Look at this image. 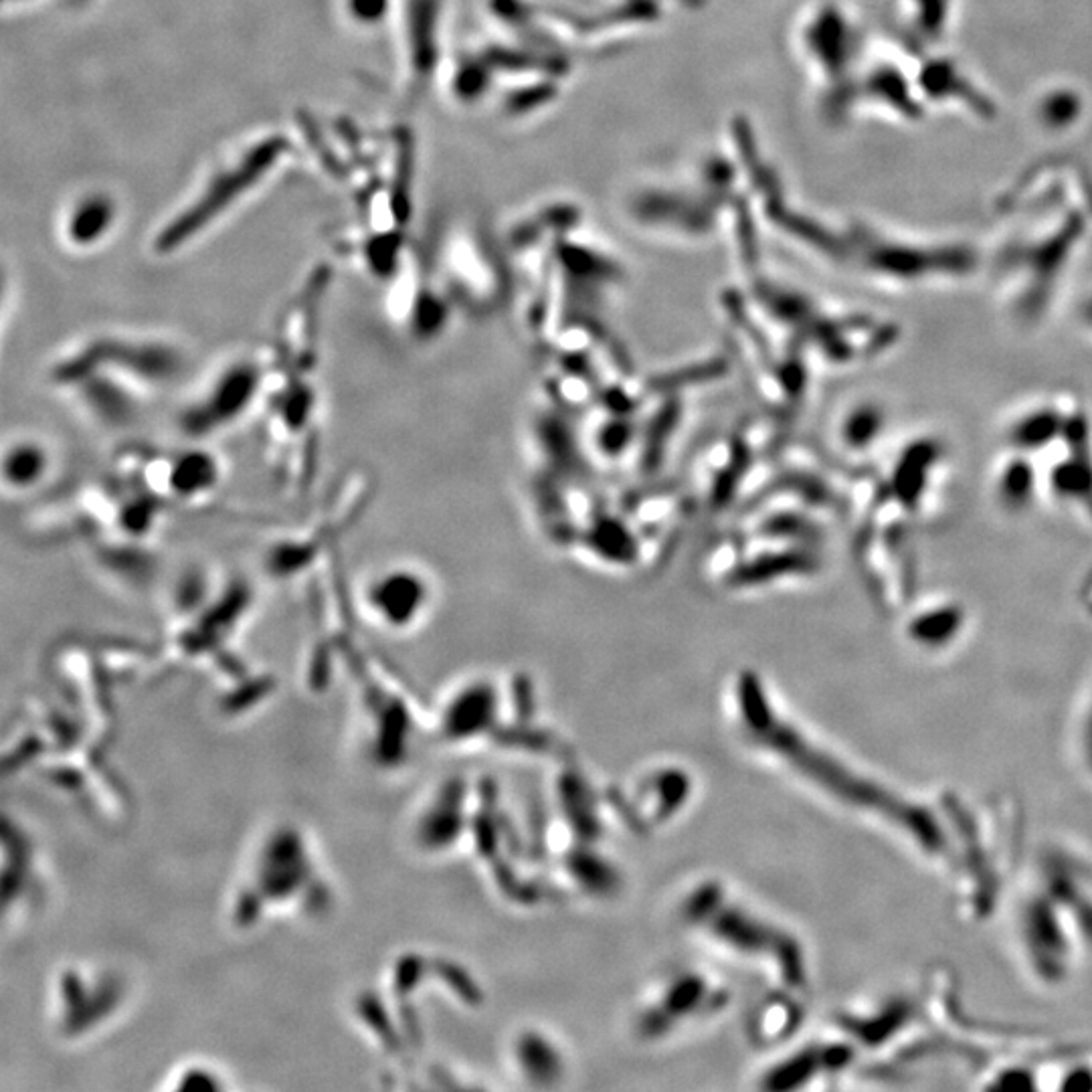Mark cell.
Masks as SVG:
<instances>
[{"instance_id": "obj_1", "label": "cell", "mask_w": 1092, "mask_h": 1092, "mask_svg": "<svg viewBox=\"0 0 1092 1092\" xmlns=\"http://www.w3.org/2000/svg\"><path fill=\"white\" fill-rule=\"evenodd\" d=\"M682 913L692 926L720 942L724 949L740 957L767 959L775 967L779 965L783 981L791 985L801 981L796 951L791 953V940L749 908L733 902L717 882L694 888L684 900Z\"/></svg>"}, {"instance_id": "obj_2", "label": "cell", "mask_w": 1092, "mask_h": 1092, "mask_svg": "<svg viewBox=\"0 0 1092 1092\" xmlns=\"http://www.w3.org/2000/svg\"><path fill=\"white\" fill-rule=\"evenodd\" d=\"M362 599L378 625L405 632L417 625L432 607L434 583L417 567L393 565L369 578Z\"/></svg>"}, {"instance_id": "obj_3", "label": "cell", "mask_w": 1092, "mask_h": 1092, "mask_svg": "<svg viewBox=\"0 0 1092 1092\" xmlns=\"http://www.w3.org/2000/svg\"><path fill=\"white\" fill-rule=\"evenodd\" d=\"M726 998L704 975L682 973L672 978L637 1016V1032L645 1040L664 1038L690 1020L713 1014Z\"/></svg>"}, {"instance_id": "obj_4", "label": "cell", "mask_w": 1092, "mask_h": 1092, "mask_svg": "<svg viewBox=\"0 0 1092 1092\" xmlns=\"http://www.w3.org/2000/svg\"><path fill=\"white\" fill-rule=\"evenodd\" d=\"M500 706V690L488 677L459 686L445 708V735L450 740L479 738L494 726Z\"/></svg>"}, {"instance_id": "obj_5", "label": "cell", "mask_w": 1092, "mask_h": 1092, "mask_svg": "<svg viewBox=\"0 0 1092 1092\" xmlns=\"http://www.w3.org/2000/svg\"><path fill=\"white\" fill-rule=\"evenodd\" d=\"M51 470V452L45 443L32 437H19L7 445L3 475L5 484L14 492H29L39 486Z\"/></svg>"}, {"instance_id": "obj_6", "label": "cell", "mask_w": 1092, "mask_h": 1092, "mask_svg": "<svg viewBox=\"0 0 1092 1092\" xmlns=\"http://www.w3.org/2000/svg\"><path fill=\"white\" fill-rule=\"evenodd\" d=\"M515 1058L524 1079L536 1084H553L555 1079H560L562 1068H565V1062H562L553 1041L540 1034H524L516 1041Z\"/></svg>"}, {"instance_id": "obj_7", "label": "cell", "mask_w": 1092, "mask_h": 1092, "mask_svg": "<svg viewBox=\"0 0 1092 1092\" xmlns=\"http://www.w3.org/2000/svg\"><path fill=\"white\" fill-rule=\"evenodd\" d=\"M110 225V207L106 203H90L73 214L70 235L79 245H90L102 237Z\"/></svg>"}, {"instance_id": "obj_8", "label": "cell", "mask_w": 1092, "mask_h": 1092, "mask_svg": "<svg viewBox=\"0 0 1092 1092\" xmlns=\"http://www.w3.org/2000/svg\"><path fill=\"white\" fill-rule=\"evenodd\" d=\"M385 0H353V10L364 19H374L383 12Z\"/></svg>"}]
</instances>
